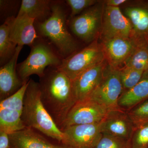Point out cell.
I'll return each mask as SVG.
<instances>
[{"instance_id":"20","label":"cell","mask_w":148,"mask_h":148,"mask_svg":"<svg viewBox=\"0 0 148 148\" xmlns=\"http://www.w3.org/2000/svg\"><path fill=\"white\" fill-rule=\"evenodd\" d=\"M53 2L50 0H22L17 16L25 14L35 22H43L51 15Z\"/></svg>"},{"instance_id":"24","label":"cell","mask_w":148,"mask_h":148,"mask_svg":"<svg viewBox=\"0 0 148 148\" xmlns=\"http://www.w3.org/2000/svg\"><path fill=\"white\" fill-rule=\"evenodd\" d=\"M127 111V113L132 120L135 128L143 125L148 120V100L140 103Z\"/></svg>"},{"instance_id":"13","label":"cell","mask_w":148,"mask_h":148,"mask_svg":"<svg viewBox=\"0 0 148 148\" xmlns=\"http://www.w3.org/2000/svg\"><path fill=\"white\" fill-rule=\"evenodd\" d=\"M137 37L117 38L101 42L105 58L109 66L120 69L129 58L135 47Z\"/></svg>"},{"instance_id":"4","label":"cell","mask_w":148,"mask_h":148,"mask_svg":"<svg viewBox=\"0 0 148 148\" xmlns=\"http://www.w3.org/2000/svg\"><path fill=\"white\" fill-rule=\"evenodd\" d=\"M30 47L28 57L17 66L18 76L23 82L32 75L42 77L47 67H58L63 59L49 42L40 37Z\"/></svg>"},{"instance_id":"5","label":"cell","mask_w":148,"mask_h":148,"mask_svg":"<svg viewBox=\"0 0 148 148\" xmlns=\"http://www.w3.org/2000/svg\"><path fill=\"white\" fill-rule=\"evenodd\" d=\"M106 60L103 46L98 40L63 58L57 67L73 81L81 74Z\"/></svg>"},{"instance_id":"14","label":"cell","mask_w":148,"mask_h":148,"mask_svg":"<svg viewBox=\"0 0 148 148\" xmlns=\"http://www.w3.org/2000/svg\"><path fill=\"white\" fill-rule=\"evenodd\" d=\"M135 127L124 110L110 111L102 122L103 133L130 141Z\"/></svg>"},{"instance_id":"22","label":"cell","mask_w":148,"mask_h":148,"mask_svg":"<svg viewBox=\"0 0 148 148\" xmlns=\"http://www.w3.org/2000/svg\"><path fill=\"white\" fill-rule=\"evenodd\" d=\"M10 17L7 18L0 27V64L2 66L12 58L17 46L10 39Z\"/></svg>"},{"instance_id":"10","label":"cell","mask_w":148,"mask_h":148,"mask_svg":"<svg viewBox=\"0 0 148 148\" xmlns=\"http://www.w3.org/2000/svg\"><path fill=\"white\" fill-rule=\"evenodd\" d=\"M133 36L132 24L120 8L105 5L99 37L101 42L114 38H130Z\"/></svg>"},{"instance_id":"26","label":"cell","mask_w":148,"mask_h":148,"mask_svg":"<svg viewBox=\"0 0 148 148\" xmlns=\"http://www.w3.org/2000/svg\"><path fill=\"white\" fill-rule=\"evenodd\" d=\"M130 144V148H148V124L135 128Z\"/></svg>"},{"instance_id":"25","label":"cell","mask_w":148,"mask_h":148,"mask_svg":"<svg viewBox=\"0 0 148 148\" xmlns=\"http://www.w3.org/2000/svg\"><path fill=\"white\" fill-rule=\"evenodd\" d=\"M93 148H130V141L102 133L101 139Z\"/></svg>"},{"instance_id":"9","label":"cell","mask_w":148,"mask_h":148,"mask_svg":"<svg viewBox=\"0 0 148 148\" xmlns=\"http://www.w3.org/2000/svg\"><path fill=\"white\" fill-rule=\"evenodd\" d=\"M109 112L105 106L91 98L77 101L67 115L61 130L72 125L100 123Z\"/></svg>"},{"instance_id":"21","label":"cell","mask_w":148,"mask_h":148,"mask_svg":"<svg viewBox=\"0 0 148 148\" xmlns=\"http://www.w3.org/2000/svg\"><path fill=\"white\" fill-rule=\"evenodd\" d=\"M123 66L143 72L148 71V41L137 37L134 49Z\"/></svg>"},{"instance_id":"29","label":"cell","mask_w":148,"mask_h":148,"mask_svg":"<svg viewBox=\"0 0 148 148\" xmlns=\"http://www.w3.org/2000/svg\"><path fill=\"white\" fill-rule=\"evenodd\" d=\"M105 5L108 6L119 7L120 5H123L128 2L126 0H107L104 1Z\"/></svg>"},{"instance_id":"19","label":"cell","mask_w":148,"mask_h":148,"mask_svg":"<svg viewBox=\"0 0 148 148\" xmlns=\"http://www.w3.org/2000/svg\"><path fill=\"white\" fill-rule=\"evenodd\" d=\"M148 98V71L144 72L140 82L120 97L118 106L122 110H128Z\"/></svg>"},{"instance_id":"30","label":"cell","mask_w":148,"mask_h":148,"mask_svg":"<svg viewBox=\"0 0 148 148\" xmlns=\"http://www.w3.org/2000/svg\"><path fill=\"white\" fill-rule=\"evenodd\" d=\"M66 146V148H71V147H67V146Z\"/></svg>"},{"instance_id":"27","label":"cell","mask_w":148,"mask_h":148,"mask_svg":"<svg viewBox=\"0 0 148 148\" xmlns=\"http://www.w3.org/2000/svg\"><path fill=\"white\" fill-rule=\"evenodd\" d=\"M99 1L97 0H67L65 2L71 9L70 18H72L80 14Z\"/></svg>"},{"instance_id":"3","label":"cell","mask_w":148,"mask_h":148,"mask_svg":"<svg viewBox=\"0 0 148 148\" xmlns=\"http://www.w3.org/2000/svg\"><path fill=\"white\" fill-rule=\"evenodd\" d=\"M21 119L25 126L34 128L63 143L64 135L46 109L39 83L31 79L25 92Z\"/></svg>"},{"instance_id":"17","label":"cell","mask_w":148,"mask_h":148,"mask_svg":"<svg viewBox=\"0 0 148 148\" xmlns=\"http://www.w3.org/2000/svg\"><path fill=\"white\" fill-rule=\"evenodd\" d=\"M123 13L132 24L134 36L148 41V1L127 6Z\"/></svg>"},{"instance_id":"11","label":"cell","mask_w":148,"mask_h":148,"mask_svg":"<svg viewBox=\"0 0 148 148\" xmlns=\"http://www.w3.org/2000/svg\"><path fill=\"white\" fill-rule=\"evenodd\" d=\"M102 122L65 127L61 130L64 135V145L73 148H93L102 136Z\"/></svg>"},{"instance_id":"6","label":"cell","mask_w":148,"mask_h":148,"mask_svg":"<svg viewBox=\"0 0 148 148\" xmlns=\"http://www.w3.org/2000/svg\"><path fill=\"white\" fill-rule=\"evenodd\" d=\"M105 7L104 1H99L80 14L70 18L68 24L72 33L86 43L98 40L102 28Z\"/></svg>"},{"instance_id":"16","label":"cell","mask_w":148,"mask_h":148,"mask_svg":"<svg viewBox=\"0 0 148 148\" xmlns=\"http://www.w3.org/2000/svg\"><path fill=\"white\" fill-rule=\"evenodd\" d=\"M35 20L24 14L10 17V37L16 45L31 46L38 38Z\"/></svg>"},{"instance_id":"8","label":"cell","mask_w":148,"mask_h":148,"mask_svg":"<svg viewBox=\"0 0 148 148\" xmlns=\"http://www.w3.org/2000/svg\"><path fill=\"white\" fill-rule=\"evenodd\" d=\"M123 92L119 69L109 65L101 83L90 98L105 106L110 112L118 110H122L118 106V101Z\"/></svg>"},{"instance_id":"28","label":"cell","mask_w":148,"mask_h":148,"mask_svg":"<svg viewBox=\"0 0 148 148\" xmlns=\"http://www.w3.org/2000/svg\"><path fill=\"white\" fill-rule=\"evenodd\" d=\"M9 135L6 132L0 131V148H10Z\"/></svg>"},{"instance_id":"7","label":"cell","mask_w":148,"mask_h":148,"mask_svg":"<svg viewBox=\"0 0 148 148\" xmlns=\"http://www.w3.org/2000/svg\"><path fill=\"white\" fill-rule=\"evenodd\" d=\"M27 86L24 85L16 92L1 101L0 131L9 135L26 128L21 119Z\"/></svg>"},{"instance_id":"23","label":"cell","mask_w":148,"mask_h":148,"mask_svg":"<svg viewBox=\"0 0 148 148\" xmlns=\"http://www.w3.org/2000/svg\"><path fill=\"white\" fill-rule=\"evenodd\" d=\"M119 71L123 93L134 87L140 81L145 72L126 66L119 69Z\"/></svg>"},{"instance_id":"12","label":"cell","mask_w":148,"mask_h":148,"mask_svg":"<svg viewBox=\"0 0 148 148\" xmlns=\"http://www.w3.org/2000/svg\"><path fill=\"white\" fill-rule=\"evenodd\" d=\"M108 66L106 59L101 64L86 70L72 81L77 102L90 98L101 83Z\"/></svg>"},{"instance_id":"15","label":"cell","mask_w":148,"mask_h":148,"mask_svg":"<svg viewBox=\"0 0 148 148\" xmlns=\"http://www.w3.org/2000/svg\"><path fill=\"white\" fill-rule=\"evenodd\" d=\"M23 47L17 45L12 58L0 68L1 101L15 93L24 83L20 79L17 71V60Z\"/></svg>"},{"instance_id":"18","label":"cell","mask_w":148,"mask_h":148,"mask_svg":"<svg viewBox=\"0 0 148 148\" xmlns=\"http://www.w3.org/2000/svg\"><path fill=\"white\" fill-rule=\"evenodd\" d=\"M9 137L10 148H66L52 144L29 127L10 134Z\"/></svg>"},{"instance_id":"1","label":"cell","mask_w":148,"mask_h":148,"mask_svg":"<svg viewBox=\"0 0 148 148\" xmlns=\"http://www.w3.org/2000/svg\"><path fill=\"white\" fill-rule=\"evenodd\" d=\"M39 84L42 103L56 124L61 127L77 103L73 82L57 67H49Z\"/></svg>"},{"instance_id":"2","label":"cell","mask_w":148,"mask_h":148,"mask_svg":"<svg viewBox=\"0 0 148 148\" xmlns=\"http://www.w3.org/2000/svg\"><path fill=\"white\" fill-rule=\"evenodd\" d=\"M64 2L53 1L52 12L45 21L35 22L38 35L49 43L63 58L79 50V45L68 30Z\"/></svg>"}]
</instances>
